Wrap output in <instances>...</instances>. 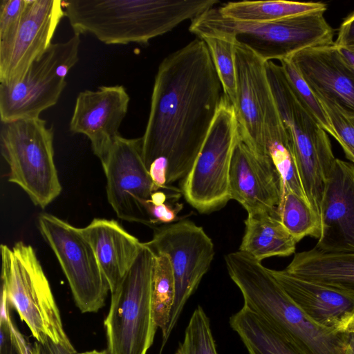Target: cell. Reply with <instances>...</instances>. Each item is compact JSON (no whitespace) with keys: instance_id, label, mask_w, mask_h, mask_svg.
Wrapping results in <instances>:
<instances>
[{"instance_id":"obj_1","label":"cell","mask_w":354,"mask_h":354,"mask_svg":"<svg viewBox=\"0 0 354 354\" xmlns=\"http://www.w3.org/2000/svg\"><path fill=\"white\" fill-rule=\"evenodd\" d=\"M225 97L207 45L196 38L169 54L155 76L142 138L147 169L167 164V185L191 170Z\"/></svg>"},{"instance_id":"obj_2","label":"cell","mask_w":354,"mask_h":354,"mask_svg":"<svg viewBox=\"0 0 354 354\" xmlns=\"http://www.w3.org/2000/svg\"><path fill=\"white\" fill-rule=\"evenodd\" d=\"M218 3V0L63 1L74 35L91 34L108 45H147Z\"/></svg>"},{"instance_id":"obj_3","label":"cell","mask_w":354,"mask_h":354,"mask_svg":"<svg viewBox=\"0 0 354 354\" xmlns=\"http://www.w3.org/2000/svg\"><path fill=\"white\" fill-rule=\"evenodd\" d=\"M243 306L281 333L303 354H351V333L314 323L289 297L269 268L241 251L225 256Z\"/></svg>"},{"instance_id":"obj_4","label":"cell","mask_w":354,"mask_h":354,"mask_svg":"<svg viewBox=\"0 0 354 354\" xmlns=\"http://www.w3.org/2000/svg\"><path fill=\"white\" fill-rule=\"evenodd\" d=\"M324 10L261 23L243 22L223 16L212 8L192 21L189 31L203 36L231 37L266 62L288 59L304 49L333 45L335 30Z\"/></svg>"},{"instance_id":"obj_5","label":"cell","mask_w":354,"mask_h":354,"mask_svg":"<svg viewBox=\"0 0 354 354\" xmlns=\"http://www.w3.org/2000/svg\"><path fill=\"white\" fill-rule=\"evenodd\" d=\"M266 72L290 140L307 201L319 216L325 185L335 158L328 133L301 104L281 65L266 62ZM320 218V217H319Z\"/></svg>"},{"instance_id":"obj_6","label":"cell","mask_w":354,"mask_h":354,"mask_svg":"<svg viewBox=\"0 0 354 354\" xmlns=\"http://www.w3.org/2000/svg\"><path fill=\"white\" fill-rule=\"evenodd\" d=\"M1 281L9 306L17 312L33 337L41 344L48 339L72 344L49 281L32 247L23 241L1 245Z\"/></svg>"},{"instance_id":"obj_7","label":"cell","mask_w":354,"mask_h":354,"mask_svg":"<svg viewBox=\"0 0 354 354\" xmlns=\"http://www.w3.org/2000/svg\"><path fill=\"white\" fill-rule=\"evenodd\" d=\"M54 132L40 118L1 122V155L9 167L8 181L32 202L46 207L62 192L54 160Z\"/></svg>"},{"instance_id":"obj_8","label":"cell","mask_w":354,"mask_h":354,"mask_svg":"<svg viewBox=\"0 0 354 354\" xmlns=\"http://www.w3.org/2000/svg\"><path fill=\"white\" fill-rule=\"evenodd\" d=\"M152 251L145 245L117 288L104 324L109 354H147L156 326L152 310Z\"/></svg>"},{"instance_id":"obj_9","label":"cell","mask_w":354,"mask_h":354,"mask_svg":"<svg viewBox=\"0 0 354 354\" xmlns=\"http://www.w3.org/2000/svg\"><path fill=\"white\" fill-rule=\"evenodd\" d=\"M239 138L234 108L225 96L198 157L182 182L185 200L199 213L217 211L230 200V169Z\"/></svg>"},{"instance_id":"obj_10","label":"cell","mask_w":354,"mask_h":354,"mask_svg":"<svg viewBox=\"0 0 354 354\" xmlns=\"http://www.w3.org/2000/svg\"><path fill=\"white\" fill-rule=\"evenodd\" d=\"M80 44L77 35L53 43L21 80L0 84L1 122L39 118L42 111L55 106L66 86L68 72L79 60Z\"/></svg>"},{"instance_id":"obj_11","label":"cell","mask_w":354,"mask_h":354,"mask_svg":"<svg viewBox=\"0 0 354 354\" xmlns=\"http://www.w3.org/2000/svg\"><path fill=\"white\" fill-rule=\"evenodd\" d=\"M236 98L233 104L241 140L263 157L265 142L286 132L266 72V62L235 40ZM265 158V157H264Z\"/></svg>"},{"instance_id":"obj_12","label":"cell","mask_w":354,"mask_h":354,"mask_svg":"<svg viewBox=\"0 0 354 354\" xmlns=\"http://www.w3.org/2000/svg\"><path fill=\"white\" fill-rule=\"evenodd\" d=\"M38 227L59 261L77 307L82 313L97 312L110 288L80 228L48 213L39 216Z\"/></svg>"},{"instance_id":"obj_13","label":"cell","mask_w":354,"mask_h":354,"mask_svg":"<svg viewBox=\"0 0 354 354\" xmlns=\"http://www.w3.org/2000/svg\"><path fill=\"white\" fill-rule=\"evenodd\" d=\"M144 243L153 252L167 254L174 271L176 295L166 342L185 304L208 271L214 259V246L203 228L189 220L155 227L152 239Z\"/></svg>"},{"instance_id":"obj_14","label":"cell","mask_w":354,"mask_h":354,"mask_svg":"<svg viewBox=\"0 0 354 354\" xmlns=\"http://www.w3.org/2000/svg\"><path fill=\"white\" fill-rule=\"evenodd\" d=\"M101 163L106 179L107 199L117 216L150 226L145 206L158 190L142 158V138L119 135Z\"/></svg>"},{"instance_id":"obj_15","label":"cell","mask_w":354,"mask_h":354,"mask_svg":"<svg viewBox=\"0 0 354 354\" xmlns=\"http://www.w3.org/2000/svg\"><path fill=\"white\" fill-rule=\"evenodd\" d=\"M64 17L63 1L28 0L15 35L0 44V84H11L24 77L53 44Z\"/></svg>"},{"instance_id":"obj_16","label":"cell","mask_w":354,"mask_h":354,"mask_svg":"<svg viewBox=\"0 0 354 354\" xmlns=\"http://www.w3.org/2000/svg\"><path fill=\"white\" fill-rule=\"evenodd\" d=\"M130 101L122 85L101 86L79 93L69 123L73 133L85 135L93 153L103 162L116 138Z\"/></svg>"},{"instance_id":"obj_17","label":"cell","mask_w":354,"mask_h":354,"mask_svg":"<svg viewBox=\"0 0 354 354\" xmlns=\"http://www.w3.org/2000/svg\"><path fill=\"white\" fill-rule=\"evenodd\" d=\"M321 234L315 248L354 253V165L336 158L319 209Z\"/></svg>"},{"instance_id":"obj_18","label":"cell","mask_w":354,"mask_h":354,"mask_svg":"<svg viewBox=\"0 0 354 354\" xmlns=\"http://www.w3.org/2000/svg\"><path fill=\"white\" fill-rule=\"evenodd\" d=\"M288 59L317 98L332 100L354 117V66L335 44L304 49Z\"/></svg>"},{"instance_id":"obj_19","label":"cell","mask_w":354,"mask_h":354,"mask_svg":"<svg viewBox=\"0 0 354 354\" xmlns=\"http://www.w3.org/2000/svg\"><path fill=\"white\" fill-rule=\"evenodd\" d=\"M229 189L230 200L248 214L270 212L281 201L282 181L272 161L256 155L239 138L231 161Z\"/></svg>"},{"instance_id":"obj_20","label":"cell","mask_w":354,"mask_h":354,"mask_svg":"<svg viewBox=\"0 0 354 354\" xmlns=\"http://www.w3.org/2000/svg\"><path fill=\"white\" fill-rule=\"evenodd\" d=\"M292 301L316 324L346 332L354 319V297L288 273L270 269Z\"/></svg>"},{"instance_id":"obj_21","label":"cell","mask_w":354,"mask_h":354,"mask_svg":"<svg viewBox=\"0 0 354 354\" xmlns=\"http://www.w3.org/2000/svg\"><path fill=\"white\" fill-rule=\"evenodd\" d=\"M80 230L91 244L113 292L134 263L143 243L113 219L95 218Z\"/></svg>"},{"instance_id":"obj_22","label":"cell","mask_w":354,"mask_h":354,"mask_svg":"<svg viewBox=\"0 0 354 354\" xmlns=\"http://www.w3.org/2000/svg\"><path fill=\"white\" fill-rule=\"evenodd\" d=\"M284 270L354 297V253L325 252L314 248L296 253Z\"/></svg>"},{"instance_id":"obj_23","label":"cell","mask_w":354,"mask_h":354,"mask_svg":"<svg viewBox=\"0 0 354 354\" xmlns=\"http://www.w3.org/2000/svg\"><path fill=\"white\" fill-rule=\"evenodd\" d=\"M240 251L261 262L272 257H288L295 252L297 242L281 223L277 208L248 214Z\"/></svg>"},{"instance_id":"obj_24","label":"cell","mask_w":354,"mask_h":354,"mask_svg":"<svg viewBox=\"0 0 354 354\" xmlns=\"http://www.w3.org/2000/svg\"><path fill=\"white\" fill-rule=\"evenodd\" d=\"M229 323L249 354H303L277 328L244 306Z\"/></svg>"},{"instance_id":"obj_25","label":"cell","mask_w":354,"mask_h":354,"mask_svg":"<svg viewBox=\"0 0 354 354\" xmlns=\"http://www.w3.org/2000/svg\"><path fill=\"white\" fill-rule=\"evenodd\" d=\"M218 9L225 17L233 20L261 23L327 9L322 2L288 1H243L228 2Z\"/></svg>"},{"instance_id":"obj_26","label":"cell","mask_w":354,"mask_h":354,"mask_svg":"<svg viewBox=\"0 0 354 354\" xmlns=\"http://www.w3.org/2000/svg\"><path fill=\"white\" fill-rule=\"evenodd\" d=\"M153 253L154 262L151 279L152 310L155 323L162 331V344H165L175 299L176 282L167 255L164 253Z\"/></svg>"},{"instance_id":"obj_27","label":"cell","mask_w":354,"mask_h":354,"mask_svg":"<svg viewBox=\"0 0 354 354\" xmlns=\"http://www.w3.org/2000/svg\"><path fill=\"white\" fill-rule=\"evenodd\" d=\"M277 211L281 223L297 243L306 236L319 238L320 218L306 198L290 190L285 191Z\"/></svg>"},{"instance_id":"obj_28","label":"cell","mask_w":354,"mask_h":354,"mask_svg":"<svg viewBox=\"0 0 354 354\" xmlns=\"http://www.w3.org/2000/svg\"><path fill=\"white\" fill-rule=\"evenodd\" d=\"M199 39L207 45L224 93L233 104L236 91L235 39L225 36H203Z\"/></svg>"},{"instance_id":"obj_29","label":"cell","mask_w":354,"mask_h":354,"mask_svg":"<svg viewBox=\"0 0 354 354\" xmlns=\"http://www.w3.org/2000/svg\"><path fill=\"white\" fill-rule=\"evenodd\" d=\"M178 349L180 354H218L209 317L201 306L192 313Z\"/></svg>"},{"instance_id":"obj_30","label":"cell","mask_w":354,"mask_h":354,"mask_svg":"<svg viewBox=\"0 0 354 354\" xmlns=\"http://www.w3.org/2000/svg\"><path fill=\"white\" fill-rule=\"evenodd\" d=\"M284 73L298 100L320 127L335 139L336 135L328 116L319 100L288 59L279 61Z\"/></svg>"},{"instance_id":"obj_31","label":"cell","mask_w":354,"mask_h":354,"mask_svg":"<svg viewBox=\"0 0 354 354\" xmlns=\"http://www.w3.org/2000/svg\"><path fill=\"white\" fill-rule=\"evenodd\" d=\"M323 105L346 157L354 163V117L346 115L332 100L318 98Z\"/></svg>"},{"instance_id":"obj_32","label":"cell","mask_w":354,"mask_h":354,"mask_svg":"<svg viewBox=\"0 0 354 354\" xmlns=\"http://www.w3.org/2000/svg\"><path fill=\"white\" fill-rule=\"evenodd\" d=\"M28 0H1L0 3V44L15 35L22 19Z\"/></svg>"},{"instance_id":"obj_33","label":"cell","mask_w":354,"mask_h":354,"mask_svg":"<svg viewBox=\"0 0 354 354\" xmlns=\"http://www.w3.org/2000/svg\"><path fill=\"white\" fill-rule=\"evenodd\" d=\"M14 324L9 313V304L5 292L1 290L0 313V354H16L13 337Z\"/></svg>"},{"instance_id":"obj_34","label":"cell","mask_w":354,"mask_h":354,"mask_svg":"<svg viewBox=\"0 0 354 354\" xmlns=\"http://www.w3.org/2000/svg\"><path fill=\"white\" fill-rule=\"evenodd\" d=\"M183 205L178 204L173 206L165 202L160 204H154L147 201L145 206V212L149 221L150 227L154 228L157 225H164L174 223L177 218L178 213L181 210Z\"/></svg>"},{"instance_id":"obj_35","label":"cell","mask_w":354,"mask_h":354,"mask_svg":"<svg viewBox=\"0 0 354 354\" xmlns=\"http://www.w3.org/2000/svg\"><path fill=\"white\" fill-rule=\"evenodd\" d=\"M335 45L337 47L354 46V12L340 25Z\"/></svg>"},{"instance_id":"obj_36","label":"cell","mask_w":354,"mask_h":354,"mask_svg":"<svg viewBox=\"0 0 354 354\" xmlns=\"http://www.w3.org/2000/svg\"><path fill=\"white\" fill-rule=\"evenodd\" d=\"M47 354H79L73 344L64 345L61 344H56L50 339H47L46 342L42 344Z\"/></svg>"},{"instance_id":"obj_37","label":"cell","mask_w":354,"mask_h":354,"mask_svg":"<svg viewBox=\"0 0 354 354\" xmlns=\"http://www.w3.org/2000/svg\"><path fill=\"white\" fill-rule=\"evenodd\" d=\"M12 332L16 354H32L31 345L15 325L12 326Z\"/></svg>"},{"instance_id":"obj_38","label":"cell","mask_w":354,"mask_h":354,"mask_svg":"<svg viewBox=\"0 0 354 354\" xmlns=\"http://www.w3.org/2000/svg\"><path fill=\"white\" fill-rule=\"evenodd\" d=\"M337 48L345 59L354 66V46Z\"/></svg>"},{"instance_id":"obj_39","label":"cell","mask_w":354,"mask_h":354,"mask_svg":"<svg viewBox=\"0 0 354 354\" xmlns=\"http://www.w3.org/2000/svg\"><path fill=\"white\" fill-rule=\"evenodd\" d=\"M31 353L32 354H47L43 345L35 342L32 346H31Z\"/></svg>"},{"instance_id":"obj_40","label":"cell","mask_w":354,"mask_h":354,"mask_svg":"<svg viewBox=\"0 0 354 354\" xmlns=\"http://www.w3.org/2000/svg\"><path fill=\"white\" fill-rule=\"evenodd\" d=\"M79 354H109L106 349L102 351L93 350L86 351L84 353H80Z\"/></svg>"},{"instance_id":"obj_41","label":"cell","mask_w":354,"mask_h":354,"mask_svg":"<svg viewBox=\"0 0 354 354\" xmlns=\"http://www.w3.org/2000/svg\"><path fill=\"white\" fill-rule=\"evenodd\" d=\"M347 331L349 333H354V319L350 324Z\"/></svg>"},{"instance_id":"obj_42","label":"cell","mask_w":354,"mask_h":354,"mask_svg":"<svg viewBox=\"0 0 354 354\" xmlns=\"http://www.w3.org/2000/svg\"><path fill=\"white\" fill-rule=\"evenodd\" d=\"M174 354H180L179 350H178V349H177V350L176 351V352H175V353H174Z\"/></svg>"}]
</instances>
